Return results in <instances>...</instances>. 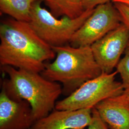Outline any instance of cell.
I'll return each instance as SVG.
<instances>
[{
  "instance_id": "6da1fadb",
  "label": "cell",
  "mask_w": 129,
  "mask_h": 129,
  "mask_svg": "<svg viewBox=\"0 0 129 129\" xmlns=\"http://www.w3.org/2000/svg\"><path fill=\"white\" fill-rule=\"evenodd\" d=\"M0 64L41 73L53 59L52 47L39 37L29 22L13 18L0 25Z\"/></svg>"
},
{
  "instance_id": "7a4b0ae2",
  "label": "cell",
  "mask_w": 129,
  "mask_h": 129,
  "mask_svg": "<svg viewBox=\"0 0 129 129\" xmlns=\"http://www.w3.org/2000/svg\"><path fill=\"white\" fill-rule=\"evenodd\" d=\"M1 69L8 77L3 81L2 89L14 100L28 102L35 121L55 109L56 100L62 93L58 82L47 79L40 73L9 66H2Z\"/></svg>"
},
{
  "instance_id": "3957f363",
  "label": "cell",
  "mask_w": 129,
  "mask_h": 129,
  "mask_svg": "<svg viewBox=\"0 0 129 129\" xmlns=\"http://www.w3.org/2000/svg\"><path fill=\"white\" fill-rule=\"evenodd\" d=\"M52 47L55 59L46 64L41 74L48 80L61 83L65 96H69L84 83L102 73L90 46L65 45Z\"/></svg>"
},
{
  "instance_id": "277c9868",
  "label": "cell",
  "mask_w": 129,
  "mask_h": 129,
  "mask_svg": "<svg viewBox=\"0 0 129 129\" xmlns=\"http://www.w3.org/2000/svg\"><path fill=\"white\" fill-rule=\"evenodd\" d=\"M42 0L33 4L29 23L38 36L51 47L65 45L92 14L94 8L86 10L76 18L56 17L42 7Z\"/></svg>"
},
{
  "instance_id": "5b68a950",
  "label": "cell",
  "mask_w": 129,
  "mask_h": 129,
  "mask_svg": "<svg viewBox=\"0 0 129 129\" xmlns=\"http://www.w3.org/2000/svg\"><path fill=\"white\" fill-rule=\"evenodd\" d=\"M116 71L102 73L88 80L66 98L56 102L55 110H77L93 108L106 99L119 96L124 91L122 83L115 80Z\"/></svg>"
},
{
  "instance_id": "8992f818",
  "label": "cell",
  "mask_w": 129,
  "mask_h": 129,
  "mask_svg": "<svg viewBox=\"0 0 129 129\" xmlns=\"http://www.w3.org/2000/svg\"><path fill=\"white\" fill-rule=\"evenodd\" d=\"M121 23L120 13L112 2L99 5L74 34L69 45L90 46Z\"/></svg>"
},
{
  "instance_id": "52a82bcc",
  "label": "cell",
  "mask_w": 129,
  "mask_h": 129,
  "mask_svg": "<svg viewBox=\"0 0 129 129\" xmlns=\"http://www.w3.org/2000/svg\"><path fill=\"white\" fill-rule=\"evenodd\" d=\"M129 32L123 23L107 34L90 46L92 53L102 72H113L128 47Z\"/></svg>"
},
{
  "instance_id": "ba28073f",
  "label": "cell",
  "mask_w": 129,
  "mask_h": 129,
  "mask_svg": "<svg viewBox=\"0 0 129 129\" xmlns=\"http://www.w3.org/2000/svg\"><path fill=\"white\" fill-rule=\"evenodd\" d=\"M35 122L30 103L11 99L2 89L0 93V129H29Z\"/></svg>"
},
{
  "instance_id": "9c48e42d",
  "label": "cell",
  "mask_w": 129,
  "mask_h": 129,
  "mask_svg": "<svg viewBox=\"0 0 129 129\" xmlns=\"http://www.w3.org/2000/svg\"><path fill=\"white\" fill-rule=\"evenodd\" d=\"M92 109L77 110H55L36 120L31 129H84L90 123Z\"/></svg>"
},
{
  "instance_id": "30bf717a",
  "label": "cell",
  "mask_w": 129,
  "mask_h": 129,
  "mask_svg": "<svg viewBox=\"0 0 129 129\" xmlns=\"http://www.w3.org/2000/svg\"><path fill=\"white\" fill-rule=\"evenodd\" d=\"M110 129H129V104L119 96L102 101L94 107Z\"/></svg>"
},
{
  "instance_id": "8fae6325",
  "label": "cell",
  "mask_w": 129,
  "mask_h": 129,
  "mask_svg": "<svg viewBox=\"0 0 129 129\" xmlns=\"http://www.w3.org/2000/svg\"><path fill=\"white\" fill-rule=\"evenodd\" d=\"M56 17L67 16L76 18L85 11L82 0H42Z\"/></svg>"
},
{
  "instance_id": "7c38bea8",
  "label": "cell",
  "mask_w": 129,
  "mask_h": 129,
  "mask_svg": "<svg viewBox=\"0 0 129 129\" xmlns=\"http://www.w3.org/2000/svg\"><path fill=\"white\" fill-rule=\"evenodd\" d=\"M37 0H0L1 13L16 20L29 22L33 5Z\"/></svg>"
},
{
  "instance_id": "4fadbf2b",
  "label": "cell",
  "mask_w": 129,
  "mask_h": 129,
  "mask_svg": "<svg viewBox=\"0 0 129 129\" xmlns=\"http://www.w3.org/2000/svg\"><path fill=\"white\" fill-rule=\"evenodd\" d=\"M116 71L120 74L125 89H129V47L125 51V55L116 67Z\"/></svg>"
},
{
  "instance_id": "5bb4252c",
  "label": "cell",
  "mask_w": 129,
  "mask_h": 129,
  "mask_svg": "<svg viewBox=\"0 0 129 129\" xmlns=\"http://www.w3.org/2000/svg\"><path fill=\"white\" fill-rule=\"evenodd\" d=\"M108 127L102 120L97 110L92 109V120L88 126L87 129H108Z\"/></svg>"
},
{
  "instance_id": "9a60e30c",
  "label": "cell",
  "mask_w": 129,
  "mask_h": 129,
  "mask_svg": "<svg viewBox=\"0 0 129 129\" xmlns=\"http://www.w3.org/2000/svg\"><path fill=\"white\" fill-rule=\"evenodd\" d=\"M113 4L120 13L122 23L128 29L129 32V41L128 47H129V7L119 3H114Z\"/></svg>"
},
{
  "instance_id": "2e32d148",
  "label": "cell",
  "mask_w": 129,
  "mask_h": 129,
  "mask_svg": "<svg viewBox=\"0 0 129 129\" xmlns=\"http://www.w3.org/2000/svg\"><path fill=\"white\" fill-rule=\"evenodd\" d=\"M112 0H82L84 9L95 8L99 5H103L111 2Z\"/></svg>"
},
{
  "instance_id": "e0dca14e",
  "label": "cell",
  "mask_w": 129,
  "mask_h": 129,
  "mask_svg": "<svg viewBox=\"0 0 129 129\" xmlns=\"http://www.w3.org/2000/svg\"><path fill=\"white\" fill-rule=\"evenodd\" d=\"M119 96L121 99L129 104V89H125L122 93Z\"/></svg>"
},
{
  "instance_id": "ac0fdd59",
  "label": "cell",
  "mask_w": 129,
  "mask_h": 129,
  "mask_svg": "<svg viewBox=\"0 0 129 129\" xmlns=\"http://www.w3.org/2000/svg\"><path fill=\"white\" fill-rule=\"evenodd\" d=\"M111 2H112L113 4L114 3L121 4L129 7V0H112Z\"/></svg>"
},
{
  "instance_id": "d6986e66",
  "label": "cell",
  "mask_w": 129,
  "mask_h": 129,
  "mask_svg": "<svg viewBox=\"0 0 129 129\" xmlns=\"http://www.w3.org/2000/svg\"><path fill=\"white\" fill-rule=\"evenodd\" d=\"M31 129V128H30V129Z\"/></svg>"
}]
</instances>
